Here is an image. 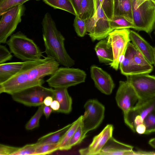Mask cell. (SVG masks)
<instances>
[{"label":"cell","mask_w":155,"mask_h":155,"mask_svg":"<svg viewBox=\"0 0 155 155\" xmlns=\"http://www.w3.org/2000/svg\"><path fill=\"white\" fill-rule=\"evenodd\" d=\"M52 110L50 106H47L44 105L43 107V114L47 119L49 118Z\"/></svg>","instance_id":"cell-40"},{"label":"cell","mask_w":155,"mask_h":155,"mask_svg":"<svg viewBox=\"0 0 155 155\" xmlns=\"http://www.w3.org/2000/svg\"><path fill=\"white\" fill-rule=\"evenodd\" d=\"M115 99L118 106L125 113L132 108L138 100L134 88L127 81H120Z\"/></svg>","instance_id":"cell-14"},{"label":"cell","mask_w":155,"mask_h":155,"mask_svg":"<svg viewBox=\"0 0 155 155\" xmlns=\"http://www.w3.org/2000/svg\"><path fill=\"white\" fill-rule=\"evenodd\" d=\"M127 81L132 85L138 97L137 103H140L155 97V76L149 74L126 76Z\"/></svg>","instance_id":"cell-8"},{"label":"cell","mask_w":155,"mask_h":155,"mask_svg":"<svg viewBox=\"0 0 155 155\" xmlns=\"http://www.w3.org/2000/svg\"><path fill=\"white\" fill-rule=\"evenodd\" d=\"M82 115L81 116L73 122L71 126L63 135L58 143V150H65L68 143L73 135L77 128L81 122Z\"/></svg>","instance_id":"cell-24"},{"label":"cell","mask_w":155,"mask_h":155,"mask_svg":"<svg viewBox=\"0 0 155 155\" xmlns=\"http://www.w3.org/2000/svg\"><path fill=\"white\" fill-rule=\"evenodd\" d=\"M94 13L93 0H82L78 16L81 19L87 20L91 18Z\"/></svg>","instance_id":"cell-25"},{"label":"cell","mask_w":155,"mask_h":155,"mask_svg":"<svg viewBox=\"0 0 155 155\" xmlns=\"http://www.w3.org/2000/svg\"><path fill=\"white\" fill-rule=\"evenodd\" d=\"M130 31L129 29L114 30L110 33L107 37L114 55L113 61L109 64L116 70L118 69L127 45L130 41Z\"/></svg>","instance_id":"cell-12"},{"label":"cell","mask_w":155,"mask_h":155,"mask_svg":"<svg viewBox=\"0 0 155 155\" xmlns=\"http://www.w3.org/2000/svg\"><path fill=\"white\" fill-rule=\"evenodd\" d=\"M19 147H16L3 144L0 145V155H14L19 149Z\"/></svg>","instance_id":"cell-37"},{"label":"cell","mask_w":155,"mask_h":155,"mask_svg":"<svg viewBox=\"0 0 155 155\" xmlns=\"http://www.w3.org/2000/svg\"><path fill=\"white\" fill-rule=\"evenodd\" d=\"M44 105L43 104L39 106L35 114L26 124V130H31L39 127L40 120L43 114Z\"/></svg>","instance_id":"cell-29"},{"label":"cell","mask_w":155,"mask_h":155,"mask_svg":"<svg viewBox=\"0 0 155 155\" xmlns=\"http://www.w3.org/2000/svg\"><path fill=\"white\" fill-rule=\"evenodd\" d=\"M94 13L93 16L86 21V31L93 41L107 38L113 31L110 26L99 0H93Z\"/></svg>","instance_id":"cell-6"},{"label":"cell","mask_w":155,"mask_h":155,"mask_svg":"<svg viewBox=\"0 0 155 155\" xmlns=\"http://www.w3.org/2000/svg\"><path fill=\"white\" fill-rule=\"evenodd\" d=\"M54 100L53 97L51 96H48L45 98L43 104L46 106H50Z\"/></svg>","instance_id":"cell-43"},{"label":"cell","mask_w":155,"mask_h":155,"mask_svg":"<svg viewBox=\"0 0 155 155\" xmlns=\"http://www.w3.org/2000/svg\"><path fill=\"white\" fill-rule=\"evenodd\" d=\"M119 68L121 73L126 76L149 74L153 70L152 64L130 42L121 59Z\"/></svg>","instance_id":"cell-4"},{"label":"cell","mask_w":155,"mask_h":155,"mask_svg":"<svg viewBox=\"0 0 155 155\" xmlns=\"http://www.w3.org/2000/svg\"><path fill=\"white\" fill-rule=\"evenodd\" d=\"M111 29L114 30L134 28L133 24L125 18L120 16H114L110 20H109Z\"/></svg>","instance_id":"cell-27"},{"label":"cell","mask_w":155,"mask_h":155,"mask_svg":"<svg viewBox=\"0 0 155 155\" xmlns=\"http://www.w3.org/2000/svg\"><path fill=\"white\" fill-rule=\"evenodd\" d=\"M105 13L109 20L114 17V0H99Z\"/></svg>","instance_id":"cell-34"},{"label":"cell","mask_w":155,"mask_h":155,"mask_svg":"<svg viewBox=\"0 0 155 155\" xmlns=\"http://www.w3.org/2000/svg\"><path fill=\"white\" fill-rule=\"evenodd\" d=\"M86 136L84 132L81 121L67 144L65 150H69L73 147L80 143Z\"/></svg>","instance_id":"cell-28"},{"label":"cell","mask_w":155,"mask_h":155,"mask_svg":"<svg viewBox=\"0 0 155 155\" xmlns=\"http://www.w3.org/2000/svg\"><path fill=\"white\" fill-rule=\"evenodd\" d=\"M152 2H153L155 4V0H151Z\"/></svg>","instance_id":"cell-46"},{"label":"cell","mask_w":155,"mask_h":155,"mask_svg":"<svg viewBox=\"0 0 155 155\" xmlns=\"http://www.w3.org/2000/svg\"><path fill=\"white\" fill-rule=\"evenodd\" d=\"M50 107L53 110L57 112L59 109L60 105L57 100L54 99L51 103Z\"/></svg>","instance_id":"cell-41"},{"label":"cell","mask_w":155,"mask_h":155,"mask_svg":"<svg viewBox=\"0 0 155 155\" xmlns=\"http://www.w3.org/2000/svg\"><path fill=\"white\" fill-rule=\"evenodd\" d=\"M67 88H57L54 89L53 97L60 105L57 112L65 114L69 113L72 110V99L69 94Z\"/></svg>","instance_id":"cell-20"},{"label":"cell","mask_w":155,"mask_h":155,"mask_svg":"<svg viewBox=\"0 0 155 155\" xmlns=\"http://www.w3.org/2000/svg\"><path fill=\"white\" fill-rule=\"evenodd\" d=\"M38 143L26 144L21 147H19L18 150L14 155H35V151Z\"/></svg>","instance_id":"cell-35"},{"label":"cell","mask_w":155,"mask_h":155,"mask_svg":"<svg viewBox=\"0 0 155 155\" xmlns=\"http://www.w3.org/2000/svg\"><path fill=\"white\" fill-rule=\"evenodd\" d=\"M58 150V143H38L36 149L35 155L50 154Z\"/></svg>","instance_id":"cell-30"},{"label":"cell","mask_w":155,"mask_h":155,"mask_svg":"<svg viewBox=\"0 0 155 155\" xmlns=\"http://www.w3.org/2000/svg\"><path fill=\"white\" fill-rule=\"evenodd\" d=\"M94 50L100 62L109 64L113 62L114 55L112 49L107 39L100 40L96 44Z\"/></svg>","instance_id":"cell-21"},{"label":"cell","mask_w":155,"mask_h":155,"mask_svg":"<svg viewBox=\"0 0 155 155\" xmlns=\"http://www.w3.org/2000/svg\"><path fill=\"white\" fill-rule=\"evenodd\" d=\"M143 123L146 127V131L144 134H148L155 132V110L146 117Z\"/></svg>","instance_id":"cell-32"},{"label":"cell","mask_w":155,"mask_h":155,"mask_svg":"<svg viewBox=\"0 0 155 155\" xmlns=\"http://www.w3.org/2000/svg\"><path fill=\"white\" fill-rule=\"evenodd\" d=\"M114 128L112 125H107L99 134L93 138L91 143L88 147L79 150V153L81 155H99L108 140L112 137Z\"/></svg>","instance_id":"cell-16"},{"label":"cell","mask_w":155,"mask_h":155,"mask_svg":"<svg viewBox=\"0 0 155 155\" xmlns=\"http://www.w3.org/2000/svg\"><path fill=\"white\" fill-rule=\"evenodd\" d=\"M44 58L35 61L5 63L0 64V83L6 81L15 75L42 62Z\"/></svg>","instance_id":"cell-15"},{"label":"cell","mask_w":155,"mask_h":155,"mask_svg":"<svg viewBox=\"0 0 155 155\" xmlns=\"http://www.w3.org/2000/svg\"><path fill=\"white\" fill-rule=\"evenodd\" d=\"M133 155H155V152L140 150L134 151Z\"/></svg>","instance_id":"cell-42"},{"label":"cell","mask_w":155,"mask_h":155,"mask_svg":"<svg viewBox=\"0 0 155 155\" xmlns=\"http://www.w3.org/2000/svg\"><path fill=\"white\" fill-rule=\"evenodd\" d=\"M29 0H0V15L13 7L23 5Z\"/></svg>","instance_id":"cell-31"},{"label":"cell","mask_w":155,"mask_h":155,"mask_svg":"<svg viewBox=\"0 0 155 155\" xmlns=\"http://www.w3.org/2000/svg\"><path fill=\"white\" fill-rule=\"evenodd\" d=\"M86 74L83 70L71 67L59 68L46 81L54 88H67L84 82Z\"/></svg>","instance_id":"cell-7"},{"label":"cell","mask_w":155,"mask_h":155,"mask_svg":"<svg viewBox=\"0 0 155 155\" xmlns=\"http://www.w3.org/2000/svg\"><path fill=\"white\" fill-rule=\"evenodd\" d=\"M154 30H155V26L154 27Z\"/></svg>","instance_id":"cell-47"},{"label":"cell","mask_w":155,"mask_h":155,"mask_svg":"<svg viewBox=\"0 0 155 155\" xmlns=\"http://www.w3.org/2000/svg\"><path fill=\"white\" fill-rule=\"evenodd\" d=\"M82 0H69L76 12V15L79 14Z\"/></svg>","instance_id":"cell-38"},{"label":"cell","mask_w":155,"mask_h":155,"mask_svg":"<svg viewBox=\"0 0 155 155\" xmlns=\"http://www.w3.org/2000/svg\"><path fill=\"white\" fill-rule=\"evenodd\" d=\"M90 73L96 87L102 93L110 94L114 87L110 75L101 68L94 65L91 67Z\"/></svg>","instance_id":"cell-17"},{"label":"cell","mask_w":155,"mask_h":155,"mask_svg":"<svg viewBox=\"0 0 155 155\" xmlns=\"http://www.w3.org/2000/svg\"><path fill=\"white\" fill-rule=\"evenodd\" d=\"M86 21L80 18L78 15L75 16L74 26L76 33L80 37H83L87 32Z\"/></svg>","instance_id":"cell-33"},{"label":"cell","mask_w":155,"mask_h":155,"mask_svg":"<svg viewBox=\"0 0 155 155\" xmlns=\"http://www.w3.org/2000/svg\"><path fill=\"white\" fill-rule=\"evenodd\" d=\"M134 29L150 34L155 26V4L151 0H131Z\"/></svg>","instance_id":"cell-5"},{"label":"cell","mask_w":155,"mask_h":155,"mask_svg":"<svg viewBox=\"0 0 155 155\" xmlns=\"http://www.w3.org/2000/svg\"><path fill=\"white\" fill-rule=\"evenodd\" d=\"M148 144L151 147L155 149V138L150 139L148 141Z\"/></svg>","instance_id":"cell-44"},{"label":"cell","mask_w":155,"mask_h":155,"mask_svg":"<svg viewBox=\"0 0 155 155\" xmlns=\"http://www.w3.org/2000/svg\"><path fill=\"white\" fill-rule=\"evenodd\" d=\"M133 146L119 142L112 137L99 155H133Z\"/></svg>","instance_id":"cell-18"},{"label":"cell","mask_w":155,"mask_h":155,"mask_svg":"<svg viewBox=\"0 0 155 155\" xmlns=\"http://www.w3.org/2000/svg\"><path fill=\"white\" fill-rule=\"evenodd\" d=\"M114 16H122L133 23L131 0H114Z\"/></svg>","instance_id":"cell-22"},{"label":"cell","mask_w":155,"mask_h":155,"mask_svg":"<svg viewBox=\"0 0 155 155\" xmlns=\"http://www.w3.org/2000/svg\"><path fill=\"white\" fill-rule=\"evenodd\" d=\"M136 132L139 134H144L146 131V127L143 123L137 125L135 129Z\"/></svg>","instance_id":"cell-39"},{"label":"cell","mask_w":155,"mask_h":155,"mask_svg":"<svg viewBox=\"0 0 155 155\" xmlns=\"http://www.w3.org/2000/svg\"><path fill=\"white\" fill-rule=\"evenodd\" d=\"M54 89L42 85L34 86L11 95L14 101L26 106H38L43 104L45 98L53 96Z\"/></svg>","instance_id":"cell-9"},{"label":"cell","mask_w":155,"mask_h":155,"mask_svg":"<svg viewBox=\"0 0 155 155\" xmlns=\"http://www.w3.org/2000/svg\"><path fill=\"white\" fill-rule=\"evenodd\" d=\"M5 46L0 45V64L12 60L13 55Z\"/></svg>","instance_id":"cell-36"},{"label":"cell","mask_w":155,"mask_h":155,"mask_svg":"<svg viewBox=\"0 0 155 155\" xmlns=\"http://www.w3.org/2000/svg\"><path fill=\"white\" fill-rule=\"evenodd\" d=\"M155 110V97L140 103L124 113V122L134 132L136 126L143 123L146 117Z\"/></svg>","instance_id":"cell-13"},{"label":"cell","mask_w":155,"mask_h":155,"mask_svg":"<svg viewBox=\"0 0 155 155\" xmlns=\"http://www.w3.org/2000/svg\"><path fill=\"white\" fill-rule=\"evenodd\" d=\"M24 11L23 5L15 6L2 14L0 21V43H6L8 38L21 22Z\"/></svg>","instance_id":"cell-10"},{"label":"cell","mask_w":155,"mask_h":155,"mask_svg":"<svg viewBox=\"0 0 155 155\" xmlns=\"http://www.w3.org/2000/svg\"><path fill=\"white\" fill-rule=\"evenodd\" d=\"M69 124L61 129L54 132L49 133L39 138L37 143L39 144L44 143H58L66 131L72 125Z\"/></svg>","instance_id":"cell-23"},{"label":"cell","mask_w":155,"mask_h":155,"mask_svg":"<svg viewBox=\"0 0 155 155\" xmlns=\"http://www.w3.org/2000/svg\"><path fill=\"white\" fill-rule=\"evenodd\" d=\"M59 65L54 58L45 57L42 62L0 83V93L11 95L34 86L42 85L44 78L53 74Z\"/></svg>","instance_id":"cell-1"},{"label":"cell","mask_w":155,"mask_h":155,"mask_svg":"<svg viewBox=\"0 0 155 155\" xmlns=\"http://www.w3.org/2000/svg\"><path fill=\"white\" fill-rule=\"evenodd\" d=\"M130 38L133 44L152 64H154L153 47L140 35L130 30Z\"/></svg>","instance_id":"cell-19"},{"label":"cell","mask_w":155,"mask_h":155,"mask_svg":"<svg viewBox=\"0 0 155 155\" xmlns=\"http://www.w3.org/2000/svg\"><path fill=\"white\" fill-rule=\"evenodd\" d=\"M153 54L154 64L155 66V47H153Z\"/></svg>","instance_id":"cell-45"},{"label":"cell","mask_w":155,"mask_h":155,"mask_svg":"<svg viewBox=\"0 0 155 155\" xmlns=\"http://www.w3.org/2000/svg\"><path fill=\"white\" fill-rule=\"evenodd\" d=\"M47 4L55 9L66 11L76 16V12L69 0H43Z\"/></svg>","instance_id":"cell-26"},{"label":"cell","mask_w":155,"mask_h":155,"mask_svg":"<svg viewBox=\"0 0 155 155\" xmlns=\"http://www.w3.org/2000/svg\"><path fill=\"white\" fill-rule=\"evenodd\" d=\"M6 43L14 55L23 61L37 60L45 57L34 41L20 31L12 35Z\"/></svg>","instance_id":"cell-3"},{"label":"cell","mask_w":155,"mask_h":155,"mask_svg":"<svg viewBox=\"0 0 155 155\" xmlns=\"http://www.w3.org/2000/svg\"><path fill=\"white\" fill-rule=\"evenodd\" d=\"M85 112L82 115V124L84 133L97 128L102 122L104 116V106L97 100L91 99L84 105Z\"/></svg>","instance_id":"cell-11"},{"label":"cell","mask_w":155,"mask_h":155,"mask_svg":"<svg viewBox=\"0 0 155 155\" xmlns=\"http://www.w3.org/2000/svg\"><path fill=\"white\" fill-rule=\"evenodd\" d=\"M43 39L45 47L44 52L47 56L53 58L64 67H71L74 61L69 56L65 48V38L58 30L55 23L48 12L46 13L42 22Z\"/></svg>","instance_id":"cell-2"}]
</instances>
